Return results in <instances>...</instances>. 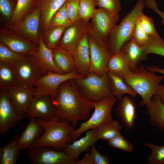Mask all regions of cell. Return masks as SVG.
Here are the masks:
<instances>
[{
  "label": "cell",
  "instance_id": "bcb514c9",
  "mask_svg": "<svg viewBox=\"0 0 164 164\" xmlns=\"http://www.w3.org/2000/svg\"><path fill=\"white\" fill-rule=\"evenodd\" d=\"M147 7L152 10L161 17L162 24L164 26V12L160 11L158 7V5L156 1L149 2L147 5Z\"/></svg>",
  "mask_w": 164,
  "mask_h": 164
},
{
  "label": "cell",
  "instance_id": "7c38bea8",
  "mask_svg": "<svg viewBox=\"0 0 164 164\" xmlns=\"http://www.w3.org/2000/svg\"><path fill=\"white\" fill-rule=\"evenodd\" d=\"M40 15L39 9L35 6L23 18L18 27L11 30L38 45Z\"/></svg>",
  "mask_w": 164,
  "mask_h": 164
},
{
  "label": "cell",
  "instance_id": "7bdbcfd3",
  "mask_svg": "<svg viewBox=\"0 0 164 164\" xmlns=\"http://www.w3.org/2000/svg\"><path fill=\"white\" fill-rule=\"evenodd\" d=\"M80 0H66L65 4L67 15L73 23L79 19Z\"/></svg>",
  "mask_w": 164,
  "mask_h": 164
},
{
  "label": "cell",
  "instance_id": "f1b7e54d",
  "mask_svg": "<svg viewBox=\"0 0 164 164\" xmlns=\"http://www.w3.org/2000/svg\"><path fill=\"white\" fill-rule=\"evenodd\" d=\"M19 136L16 134L7 145L0 149V164H15L20 150L18 146Z\"/></svg>",
  "mask_w": 164,
  "mask_h": 164
},
{
  "label": "cell",
  "instance_id": "8d00e7d4",
  "mask_svg": "<svg viewBox=\"0 0 164 164\" xmlns=\"http://www.w3.org/2000/svg\"><path fill=\"white\" fill-rule=\"evenodd\" d=\"M143 145L151 151L147 158L148 163L164 164V145H157L151 143H144Z\"/></svg>",
  "mask_w": 164,
  "mask_h": 164
},
{
  "label": "cell",
  "instance_id": "7a4b0ae2",
  "mask_svg": "<svg viewBox=\"0 0 164 164\" xmlns=\"http://www.w3.org/2000/svg\"><path fill=\"white\" fill-rule=\"evenodd\" d=\"M60 119L57 115L49 120L36 118L43 128L44 132L32 147L49 146L63 150L67 144L73 142L70 133L75 129V127L68 119H64L60 121Z\"/></svg>",
  "mask_w": 164,
  "mask_h": 164
},
{
  "label": "cell",
  "instance_id": "603a6c76",
  "mask_svg": "<svg viewBox=\"0 0 164 164\" xmlns=\"http://www.w3.org/2000/svg\"><path fill=\"white\" fill-rule=\"evenodd\" d=\"M43 128L36 118L29 119V121L20 136L18 146L20 150L27 149L32 147L34 143L42 135Z\"/></svg>",
  "mask_w": 164,
  "mask_h": 164
},
{
  "label": "cell",
  "instance_id": "d4e9b609",
  "mask_svg": "<svg viewBox=\"0 0 164 164\" xmlns=\"http://www.w3.org/2000/svg\"><path fill=\"white\" fill-rule=\"evenodd\" d=\"M53 61L58 70L63 74L74 71L72 53L58 45L51 49Z\"/></svg>",
  "mask_w": 164,
  "mask_h": 164
},
{
  "label": "cell",
  "instance_id": "74e56055",
  "mask_svg": "<svg viewBox=\"0 0 164 164\" xmlns=\"http://www.w3.org/2000/svg\"><path fill=\"white\" fill-rule=\"evenodd\" d=\"M95 6L94 0H80L79 19L89 22L95 9Z\"/></svg>",
  "mask_w": 164,
  "mask_h": 164
},
{
  "label": "cell",
  "instance_id": "f6af8a7d",
  "mask_svg": "<svg viewBox=\"0 0 164 164\" xmlns=\"http://www.w3.org/2000/svg\"><path fill=\"white\" fill-rule=\"evenodd\" d=\"M89 151L92 164H110L109 157L100 153L94 145L91 146Z\"/></svg>",
  "mask_w": 164,
  "mask_h": 164
},
{
  "label": "cell",
  "instance_id": "6da1fadb",
  "mask_svg": "<svg viewBox=\"0 0 164 164\" xmlns=\"http://www.w3.org/2000/svg\"><path fill=\"white\" fill-rule=\"evenodd\" d=\"M58 89L57 95L53 99L56 115L68 119L75 128L79 120H87L93 108L91 101L81 94L74 79L63 82Z\"/></svg>",
  "mask_w": 164,
  "mask_h": 164
},
{
  "label": "cell",
  "instance_id": "4fadbf2b",
  "mask_svg": "<svg viewBox=\"0 0 164 164\" xmlns=\"http://www.w3.org/2000/svg\"><path fill=\"white\" fill-rule=\"evenodd\" d=\"M90 65L89 72L100 76L106 73V68L111 55L107 48L101 46L88 33Z\"/></svg>",
  "mask_w": 164,
  "mask_h": 164
},
{
  "label": "cell",
  "instance_id": "9a60e30c",
  "mask_svg": "<svg viewBox=\"0 0 164 164\" xmlns=\"http://www.w3.org/2000/svg\"><path fill=\"white\" fill-rule=\"evenodd\" d=\"M56 115L53 99L50 96H46L37 98L33 97L26 117L29 119L38 118L49 120Z\"/></svg>",
  "mask_w": 164,
  "mask_h": 164
},
{
  "label": "cell",
  "instance_id": "277c9868",
  "mask_svg": "<svg viewBox=\"0 0 164 164\" xmlns=\"http://www.w3.org/2000/svg\"><path fill=\"white\" fill-rule=\"evenodd\" d=\"M147 7L145 0H138L131 11L117 25L110 33L107 48L112 55L132 37L138 15Z\"/></svg>",
  "mask_w": 164,
  "mask_h": 164
},
{
  "label": "cell",
  "instance_id": "5bb4252c",
  "mask_svg": "<svg viewBox=\"0 0 164 164\" xmlns=\"http://www.w3.org/2000/svg\"><path fill=\"white\" fill-rule=\"evenodd\" d=\"M24 117L17 112L6 90H0V133L4 134Z\"/></svg>",
  "mask_w": 164,
  "mask_h": 164
},
{
  "label": "cell",
  "instance_id": "ba28073f",
  "mask_svg": "<svg viewBox=\"0 0 164 164\" xmlns=\"http://www.w3.org/2000/svg\"><path fill=\"white\" fill-rule=\"evenodd\" d=\"M83 76L77 73L75 71L66 74L49 72L36 80L33 86L36 87L34 97L39 98L49 96L54 99L58 93V87L63 82L72 79L83 78Z\"/></svg>",
  "mask_w": 164,
  "mask_h": 164
},
{
  "label": "cell",
  "instance_id": "836d02e7",
  "mask_svg": "<svg viewBox=\"0 0 164 164\" xmlns=\"http://www.w3.org/2000/svg\"><path fill=\"white\" fill-rule=\"evenodd\" d=\"M72 23L67 15L65 3L52 17L49 29L60 26H64L67 28Z\"/></svg>",
  "mask_w": 164,
  "mask_h": 164
},
{
  "label": "cell",
  "instance_id": "f546056e",
  "mask_svg": "<svg viewBox=\"0 0 164 164\" xmlns=\"http://www.w3.org/2000/svg\"><path fill=\"white\" fill-rule=\"evenodd\" d=\"M112 83L111 94L117 99H119L125 94H127L132 97H135L137 93L128 86L122 77L114 73L107 71Z\"/></svg>",
  "mask_w": 164,
  "mask_h": 164
},
{
  "label": "cell",
  "instance_id": "d590c367",
  "mask_svg": "<svg viewBox=\"0 0 164 164\" xmlns=\"http://www.w3.org/2000/svg\"><path fill=\"white\" fill-rule=\"evenodd\" d=\"M142 47L147 55L152 53L164 57V40L159 35L150 36L149 41Z\"/></svg>",
  "mask_w": 164,
  "mask_h": 164
},
{
  "label": "cell",
  "instance_id": "5b68a950",
  "mask_svg": "<svg viewBox=\"0 0 164 164\" xmlns=\"http://www.w3.org/2000/svg\"><path fill=\"white\" fill-rule=\"evenodd\" d=\"M74 80L82 96L91 101H101L111 94L112 83L107 73L100 76L89 72L86 77Z\"/></svg>",
  "mask_w": 164,
  "mask_h": 164
},
{
  "label": "cell",
  "instance_id": "ffe728a7",
  "mask_svg": "<svg viewBox=\"0 0 164 164\" xmlns=\"http://www.w3.org/2000/svg\"><path fill=\"white\" fill-rule=\"evenodd\" d=\"M95 129L87 131L85 135L78 140L67 143L63 150L69 155L76 162L82 152L90 151L91 146L94 145L97 141ZM76 164V163H75Z\"/></svg>",
  "mask_w": 164,
  "mask_h": 164
},
{
  "label": "cell",
  "instance_id": "4316f807",
  "mask_svg": "<svg viewBox=\"0 0 164 164\" xmlns=\"http://www.w3.org/2000/svg\"><path fill=\"white\" fill-rule=\"evenodd\" d=\"M36 0H17L10 21L7 25L10 30L18 27L23 18L35 7Z\"/></svg>",
  "mask_w": 164,
  "mask_h": 164
},
{
  "label": "cell",
  "instance_id": "3957f363",
  "mask_svg": "<svg viewBox=\"0 0 164 164\" xmlns=\"http://www.w3.org/2000/svg\"><path fill=\"white\" fill-rule=\"evenodd\" d=\"M132 71V73L121 77L125 82L142 97L139 105L147 106L150 104L164 76L154 74L142 64H139Z\"/></svg>",
  "mask_w": 164,
  "mask_h": 164
},
{
  "label": "cell",
  "instance_id": "7dc6e473",
  "mask_svg": "<svg viewBox=\"0 0 164 164\" xmlns=\"http://www.w3.org/2000/svg\"><path fill=\"white\" fill-rule=\"evenodd\" d=\"M75 164H92L89 152L85 153L83 158L80 160L77 161Z\"/></svg>",
  "mask_w": 164,
  "mask_h": 164
},
{
  "label": "cell",
  "instance_id": "b9f144b4",
  "mask_svg": "<svg viewBox=\"0 0 164 164\" xmlns=\"http://www.w3.org/2000/svg\"><path fill=\"white\" fill-rule=\"evenodd\" d=\"M16 4L12 0H0V12L7 22V25L12 16Z\"/></svg>",
  "mask_w": 164,
  "mask_h": 164
},
{
  "label": "cell",
  "instance_id": "7402d4cb",
  "mask_svg": "<svg viewBox=\"0 0 164 164\" xmlns=\"http://www.w3.org/2000/svg\"><path fill=\"white\" fill-rule=\"evenodd\" d=\"M66 0H36L35 6L41 12L40 32L42 34L49 28L50 20L54 13L65 3Z\"/></svg>",
  "mask_w": 164,
  "mask_h": 164
},
{
  "label": "cell",
  "instance_id": "2e32d148",
  "mask_svg": "<svg viewBox=\"0 0 164 164\" xmlns=\"http://www.w3.org/2000/svg\"><path fill=\"white\" fill-rule=\"evenodd\" d=\"M72 54L74 71L85 77L89 73L90 58L88 41V32L82 36L73 50Z\"/></svg>",
  "mask_w": 164,
  "mask_h": 164
},
{
  "label": "cell",
  "instance_id": "8992f818",
  "mask_svg": "<svg viewBox=\"0 0 164 164\" xmlns=\"http://www.w3.org/2000/svg\"><path fill=\"white\" fill-rule=\"evenodd\" d=\"M88 24V33L101 46L107 48L108 37L119 20V13L95 9Z\"/></svg>",
  "mask_w": 164,
  "mask_h": 164
},
{
  "label": "cell",
  "instance_id": "d6a6232c",
  "mask_svg": "<svg viewBox=\"0 0 164 164\" xmlns=\"http://www.w3.org/2000/svg\"><path fill=\"white\" fill-rule=\"evenodd\" d=\"M66 28L60 26L49 29L42 34L44 43L49 48L52 49L58 46Z\"/></svg>",
  "mask_w": 164,
  "mask_h": 164
},
{
  "label": "cell",
  "instance_id": "c3c4849f",
  "mask_svg": "<svg viewBox=\"0 0 164 164\" xmlns=\"http://www.w3.org/2000/svg\"><path fill=\"white\" fill-rule=\"evenodd\" d=\"M155 95L158 96L162 101H164V85H159Z\"/></svg>",
  "mask_w": 164,
  "mask_h": 164
},
{
  "label": "cell",
  "instance_id": "30bf717a",
  "mask_svg": "<svg viewBox=\"0 0 164 164\" xmlns=\"http://www.w3.org/2000/svg\"><path fill=\"white\" fill-rule=\"evenodd\" d=\"M17 85L28 89L33 88L35 81L45 74L38 65L33 55H28L11 65Z\"/></svg>",
  "mask_w": 164,
  "mask_h": 164
},
{
  "label": "cell",
  "instance_id": "816d5d0a",
  "mask_svg": "<svg viewBox=\"0 0 164 164\" xmlns=\"http://www.w3.org/2000/svg\"><path fill=\"white\" fill-rule=\"evenodd\" d=\"M14 1H16V2L17 0H14Z\"/></svg>",
  "mask_w": 164,
  "mask_h": 164
},
{
  "label": "cell",
  "instance_id": "1f68e13d",
  "mask_svg": "<svg viewBox=\"0 0 164 164\" xmlns=\"http://www.w3.org/2000/svg\"><path fill=\"white\" fill-rule=\"evenodd\" d=\"M16 85V78L12 66L0 62V89L6 90Z\"/></svg>",
  "mask_w": 164,
  "mask_h": 164
},
{
  "label": "cell",
  "instance_id": "44dd1931",
  "mask_svg": "<svg viewBox=\"0 0 164 164\" xmlns=\"http://www.w3.org/2000/svg\"><path fill=\"white\" fill-rule=\"evenodd\" d=\"M33 55L39 67L45 74L49 72L63 74L55 64L52 50L45 44L40 32L38 49Z\"/></svg>",
  "mask_w": 164,
  "mask_h": 164
},
{
  "label": "cell",
  "instance_id": "e0dca14e",
  "mask_svg": "<svg viewBox=\"0 0 164 164\" xmlns=\"http://www.w3.org/2000/svg\"><path fill=\"white\" fill-rule=\"evenodd\" d=\"M88 24L79 19L66 28L58 45L72 53L83 35L88 32Z\"/></svg>",
  "mask_w": 164,
  "mask_h": 164
},
{
  "label": "cell",
  "instance_id": "83f0119b",
  "mask_svg": "<svg viewBox=\"0 0 164 164\" xmlns=\"http://www.w3.org/2000/svg\"><path fill=\"white\" fill-rule=\"evenodd\" d=\"M107 71L111 72L121 77L133 72L126 58L121 50L111 56L107 65Z\"/></svg>",
  "mask_w": 164,
  "mask_h": 164
},
{
  "label": "cell",
  "instance_id": "9c48e42d",
  "mask_svg": "<svg viewBox=\"0 0 164 164\" xmlns=\"http://www.w3.org/2000/svg\"><path fill=\"white\" fill-rule=\"evenodd\" d=\"M26 154L32 164H75L76 162L63 150L49 146L31 147Z\"/></svg>",
  "mask_w": 164,
  "mask_h": 164
},
{
  "label": "cell",
  "instance_id": "8fae6325",
  "mask_svg": "<svg viewBox=\"0 0 164 164\" xmlns=\"http://www.w3.org/2000/svg\"><path fill=\"white\" fill-rule=\"evenodd\" d=\"M0 43L16 53L33 55L37 51L38 45L8 28L0 30Z\"/></svg>",
  "mask_w": 164,
  "mask_h": 164
},
{
  "label": "cell",
  "instance_id": "f907efd6",
  "mask_svg": "<svg viewBox=\"0 0 164 164\" xmlns=\"http://www.w3.org/2000/svg\"><path fill=\"white\" fill-rule=\"evenodd\" d=\"M162 102L163 103V104H164V101H162Z\"/></svg>",
  "mask_w": 164,
  "mask_h": 164
},
{
  "label": "cell",
  "instance_id": "f35d334b",
  "mask_svg": "<svg viewBox=\"0 0 164 164\" xmlns=\"http://www.w3.org/2000/svg\"><path fill=\"white\" fill-rule=\"evenodd\" d=\"M137 21L141 29L149 36L159 35L155 27L152 18L147 16L142 12L138 15Z\"/></svg>",
  "mask_w": 164,
  "mask_h": 164
},
{
  "label": "cell",
  "instance_id": "4dcf8cb0",
  "mask_svg": "<svg viewBox=\"0 0 164 164\" xmlns=\"http://www.w3.org/2000/svg\"><path fill=\"white\" fill-rule=\"evenodd\" d=\"M123 128L117 120L102 124L95 128L96 138L97 140L111 139L120 133Z\"/></svg>",
  "mask_w": 164,
  "mask_h": 164
},
{
  "label": "cell",
  "instance_id": "681fc988",
  "mask_svg": "<svg viewBox=\"0 0 164 164\" xmlns=\"http://www.w3.org/2000/svg\"><path fill=\"white\" fill-rule=\"evenodd\" d=\"M145 68L148 70L153 73L157 72L164 74V70L161 69L156 66H149L145 67Z\"/></svg>",
  "mask_w": 164,
  "mask_h": 164
},
{
  "label": "cell",
  "instance_id": "484cf974",
  "mask_svg": "<svg viewBox=\"0 0 164 164\" xmlns=\"http://www.w3.org/2000/svg\"><path fill=\"white\" fill-rule=\"evenodd\" d=\"M147 111L149 116V122L153 127L160 131L164 130V104L156 95L152 97L151 102L147 106Z\"/></svg>",
  "mask_w": 164,
  "mask_h": 164
},
{
  "label": "cell",
  "instance_id": "ab89813d",
  "mask_svg": "<svg viewBox=\"0 0 164 164\" xmlns=\"http://www.w3.org/2000/svg\"><path fill=\"white\" fill-rule=\"evenodd\" d=\"M107 141L110 146L128 152H132L133 149V145L126 140L120 133Z\"/></svg>",
  "mask_w": 164,
  "mask_h": 164
},
{
  "label": "cell",
  "instance_id": "52a82bcc",
  "mask_svg": "<svg viewBox=\"0 0 164 164\" xmlns=\"http://www.w3.org/2000/svg\"><path fill=\"white\" fill-rule=\"evenodd\" d=\"M116 101L117 99L111 94L101 101H91L94 111L88 120L81 123L77 129L70 132L73 142L77 139L84 132L95 129L102 124L112 121V111Z\"/></svg>",
  "mask_w": 164,
  "mask_h": 164
},
{
  "label": "cell",
  "instance_id": "ee69618b",
  "mask_svg": "<svg viewBox=\"0 0 164 164\" xmlns=\"http://www.w3.org/2000/svg\"><path fill=\"white\" fill-rule=\"evenodd\" d=\"M132 38L136 43L142 47L150 39V36L145 33L141 28L137 19Z\"/></svg>",
  "mask_w": 164,
  "mask_h": 164
},
{
  "label": "cell",
  "instance_id": "cb8c5ba5",
  "mask_svg": "<svg viewBox=\"0 0 164 164\" xmlns=\"http://www.w3.org/2000/svg\"><path fill=\"white\" fill-rule=\"evenodd\" d=\"M126 58L129 67L133 71L142 61L147 59L143 47L138 45L132 38L126 42L120 50Z\"/></svg>",
  "mask_w": 164,
  "mask_h": 164
},
{
  "label": "cell",
  "instance_id": "60d3db41",
  "mask_svg": "<svg viewBox=\"0 0 164 164\" xmlns=\"http://www.w3.org/2000/svg\"><path fill=\"white\" fill-rule=\"evenodd\" d=\"M96 6L109 11L119 13L121 9L120 0H94Z\"/></svg>",
  "mask_w": 164,
  "mask_h": 164
},
{
  "label": "cell",
  "instance_id": "e575fe53",
  "mask_svg": "<svg viewBox=\"0 0 164 164\" xmlns=\"http://www.w3.org/2000/svg\"><path fill=\"white\" fill-rule=\"evenodd\" d=\"M27 56L15 52L0 43V62L12 65L23 59Z\"/></svg>",
  "mask_w": 164,
  "mask_h": 164
},
{
  "label": "cell",
  "instance_id": "ac0fdd59",
  "mask_svg": "<svg viewBox=\"0 0 164 164\" xmlns=\"http://www.w3.org/2000/svg\"><path fill=\"white\" fill-rule=\"evenodd\" d=\"M6 90L17 112L20 116L26 117L34 97L35 89H28L17 85Z\"/></svg>",
  "mask_w": 164,
  "mask_h": 164
},
{
  "label": "cell",
  "instance_id": "d6986e66",
  "mask_svg": "<svg viewBox=\"0 0 164 164\" xmlns=\"http://www.w3.org/2000/svg\"><path fill=\"white\" fill-rule=\"evenodd\" d=\"M114 110L122 124L129 130L134 127L137 116V107L135 100L130 96H123L118 99Z\"/></svg>",
  "mask_w": 164,
  "mask_h": 164
}]
</instances>
